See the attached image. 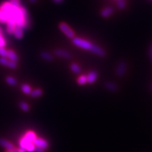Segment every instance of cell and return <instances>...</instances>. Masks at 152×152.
Segmentation results:
<instances>
[{"mask_svg":"<svg viewBox=\"0 0 152 152\" xmlns=\"http://www.w3.org/2000/svg\"><path fill=\"white\" fill-rule=\"evenodd\" d=\"M72 42L75 46L84 50H89L94 54H96L100 57H105L106 55L105 51L103 48L90 43L88 41L83 40L82 38L74 37L72 39Z\"/></svg>","mask_w":152,"mask_h":152,"instance_id":"1","label":"cell"},{"mask_svg":"<svg viewBox=\"0 0 152 152\" xmlns=\"http://www.w3.org/2000/svg\"><path fill=\"white\" fill-rule=\"evenodd\" d=\"M59 29L67 37L72 39L75 37V32L67 24L61 22L59 24Z\"/></svg>","mask_w":152,"mask_h":152,"instance_id":"2","label":"cell"},{"mask_svg":"<svg viewBox=\"0 0 152 152\" xmlns=\"http://www.w3.org/2000/svg\"><path fill=\"white\" fill-rule=\"evenodd\" d=\"M127 65L125 61H121L118 63V65L116 70V74L118 77H122L125 74L127 70Z\"/></svg>","mask_w":152,"mask_h":152,"instance_id":"3","label":"cell"},{"mask_svg":"<svg viewBox=\"0 0 152 152\" xmlns=\"http://www.w3.org/2000/svg\"><path fill=\"white\" fill-rule=\"evenodd\" d=\"M54 53L58 57L63 58L65 59H70L72 58V55H71L69 51L64 50L62 49H57L55 50Z\"/></svg>","mask_w":152,"mask_h":152,"instance_id":"4","label":"cell"},{"mask_svg":"<svg viewBox=\"0 0 152 152\" xmlns=\"http://www.w3.org/2000/svg\"><path fill=\"white\" fill-rule=\"evenodd\" d=\"M33 143L35 146V147H38L42 148V149L45 150L48 147V143L44 139L41 138H36L34 141Z\"/></svg>","mask_w":152,"mask_h":152,"instance_id":"5","label":"cell"},{"mask_svg":"<svg viewBox=\"0 0 152 152\" xmlns=\"http://www.w3.org/2000/svg\"><path fill=\"white\" fill-rule=\"evenodd\" d=\"M0 145L9 151H13L15 148L12 143L3 138H0Z\"/></svg>","mask_w":152,"mask_h":152,"instance_id":"6","label":"cell"},{"mask_svg":"<svg viewBox=\"0 0 152 152\" xmlns=\"http://www.w3.org/2000/svg\"><path fill=\"white\" fill-rule=\"evenodd\" d=\"M87 76V82L89 84H93L95 82V80L98 78V74L96 71L92 70L89 72Z\"/></svg>","mask_w":152,"mask_h":152,"instance_id":"7","label":"cell"},{"mask_svg":"<svg viewBox=\"0 0 152 152\" xmlns=\"http://www.w3.org/2000/svg\"><path fill=\"white\" fill-rule=\"evenodd\" d=\"M113 13H114V8L111 6H106L102 10L101 16L103 18H107L110 17Z\"/></svg>","mask_w":152,"mask_h":152,"instance_id":"8","label":"cell"},{"mask_svg":"<svg viewBox=\"0 0 152 152\" xmlns=\"http://www.w3.org/2000/svg\"><path fill=\"white\" fill-rule=\"evenodd\" d=\"M14 36L18 39V40H20L24 36V31H23V28L20 26H17L16 25V27L14 31Z\"/></svg>","mask_w":152,"mask_h":152,"instance_id":"9","label":"cell"},{"mask_svg":"<svg viewBox=\"0 0 152 152\" xmlns=\"http://www.w3.org/2000/svg\"><path fill=\"white\" fill-rule=\"evenodd\" d=\"M7 57L10 60L15 61V62H17V61H18L19 60V58L18 56L17 55V54L12 50H8Z\"/></svg>","mask_w":152,"mask_h":152,"instance_id":"10","label":"cell"},{"mask_svg":"<svg viewBox=\"0 0 152 152\" xmlns=\"http://www.w3.org/2000/svg\"><path fill=\"white\" fill-rule=\"evenodd\" d=\"M105 88L107 89L108 91H110L112 92H115L117 91L118 87L115 85V83L112 82H106L105 83Z\"/></svg>","mask_w":152,"mask_h":152,"instance_id":"11","label":"cell"},{"mask_svg":"<svg viewBox=\"0 0 152 152\" xmlns=\"http://www.w3.org/2000/svg\"><path fill=\"white\" fill-rule=\"evenodd\" d=\"M40 56L43 60L46 61H52L53 60V56L47 51H42L40 53Z\"/></svg>","mask_w":152,"mask_h":152,"instance_id":"12","label":"cell"},{"mask_svg":"<svg viewBox=\"0 0 152 152\" xmlns=\"http://www.w3.org/2000/svg\"><path fill=\"white\" fill-rule=\"evenodd\" d=\"M24 137L26 138L29 141L31 142V143H33L35 139L37 138L36 135H35V134L33 131H28L27 133L25 134Z\"/></svg>","mask_w":152,"mask_h":152,"instance_id":"13","label":"cell"},{"mask_svg":"<svg viewBox=\"0 0 152 152\" xmlns=\"http://www.w3.org/2000/svg\"><path fill=\"white\" fill-rule=\"evenodd\" d=\"M70 68L71 70H72L74 74H79L81 73V69H80V67H79L78 64H77L76 63H72L70 65Z\"/></svg>","mask_w":152,"mask_h":152,"instance_id":"14","label":"cell"},{"mask_svg":"<svg viewBox=\"0 0 152 152\" xmlns=\"http://www.w3.org/2000/svg\"><path fill=\"white\" fill-rule=\"evenodd\" d=\"M21 90L25 95H30L32 91L31 86L27 84H24L21 86Z\"/></svg>","mask_w":152,"mask_h":152,"instance_id":"15","label":"cell"},{"mask_svg":"<svg viewBox=\"0 0 152 152\" xmlns=\"http://www.w3.org/2000/svg\"><path fill=\"white\" fill-rule=\"evenodd\" d=\"M6 82L7 84H8L9 85L15 86L17 85V80L16 79H15L14 77H13L12 76H8L6 77Z\"/></svg>","mask_w":152,"mask_h":152,"instance_id":"16","label":"cell"},{"mask_svg":"<svg viewBox=\"0 0 152 152\" xmlns=\"http://www.w3.org/2000/svg\"><path fill=\"white\" fill-rule=\"evenodd\" d=\"M43 90L41 89H36L32 91L30 95L32 98H37L43 95Z\"/></svg>","mask_w":152,"mask_h":152,"instance_id":"17","label":"cell"},{"mask_svg":"<svg viewBox=\"0 0 152 152\" xmlns=\"http://www.w3.org/2000/svg\"><path fill=\"white\" fill-rule=\"evenodd\" d=\"M30 143H31V142L29 141L26 138H25L24 136L21 138V140H20V148H23V149H25L26 148V147H27V145L29 144Z\"/></svg>","mask_w":152,"mask_h":152,"instance_id":"18","label":"cell"},{"mask_svg":"<svg viewBox=\"0 0 152 152\" xmlns=\"http://www.w3.org/2000/svg\"><path fill=\"white\" fill-rule=\"evenodd\" d=\"M87 82V76L85 75L80 76L78 79H77V83L79 85H84Z\"/></svg>","mask_w":152,"mask_h":152,"instance_id":"19","label":"cell"},{"mask_svg":"<svg viewBox=\"0 0 152 152\" xmlns=\"http://www.w3.org/2000/svg\"><path fill=\"white\" fill-rule=\"evenodd\" d=\"M19 106H20V108L24 112H28L30 110L29 105L25 102H20V104H19Z\"/></svg>","mask_w":152,"mask_h":152,"instance_id":"20","label":"cell"},{"mask_svg":"<svg viewBox=\"0 0 152 152\" xmlns=\"http://www.w3.org/2000/svg\"><path fill=\"white\" fill-rule=\"evenodd\" d=\"M117 7L119 9L123 10V9H124L125 7L126 3H125V0H117Z\"/></svg>","mask_w":152,"mask_h":152,"instance_id":"21","label":"cell"},{"mask_svg":"<svg viewBox=\"0 0 152 152\" xmlns=\"http://www.w3.org/2000/svg\"><path fill=\"white\" fill-rule=\"evenodd\" d=\"M35 146L33 143H30L27 145V147L25 148V150L28 152H34L35 150Z\"/></svg>","mask_w":152,"mask_h":152,"instance_id":"22","label":"cell"},{"mask_svg":"<svg viewBox=\"0 0 152 152\" xmlns=\"http://www.w3.org/2000/svg\"><path fill=\"white\" fill-rule=\"evenodd\" d=\"M8 50H6L4 47H0V56L1 57H7Z\"/></svg>","mask_w":152,"mask_h":152,"instance_id":"23","label":"cell"},{"mask_svg":"<svg viewBox=\"0 0 152 152\" xmlns=\"http://www.w3.org/2000/svg\"><path fill=\"white\" fill-rule=\"evenodd\" d=\"M7 67L9 68H10V69H15V68H17V62H15V61H12V60H8Z\"/></svg>","mask_w":152,"mask_h":152,"instance_id":"24","label":"cell"},{"mask_svg":"<svg viewBox=\"0 0 152 152\" xmlns=\"http://www.w3.org/2000/svg\"><path fill=\"white\" fill-rule=\"evenodd\" d=\"M10 3L15 7H20V0H10Z\"/></svg>","mask_w":152,"mask_h":152,"instance_id":"25","label":"cell"},{"mask_svg":"<svg viewBox=\"0 0 152 152\" xmlns=\"http://www.w3.org/2000/svg\"><path fill=\"white\" fill-rule=\"evenodd\" d=\"M8 62V60L5 57H1L0 58V64L2 65L3 66L7 67V64Z\"/></svg>","mask_w":152,"mask_h":152,"instance_id":"26","label":"cell"},{"mask_svg":"<svg viewBox=\"0 0 152 152\" xmlns=\"http://www.w3.org/2000/svg\"><path fill=\"white\" fill-rule=\"evenodd\" d=\"M6 45V41L4 37H3L1 33H0V47H5Z\"/></svg>","mask_w":152,"mask_h":152,"instance_id":"27","label":"cell"},{"mask_svg":"<svg viewBox=\"0 0 152 152\" xmlns=\"http://www.w3.org/2000/svg\"><path fill=\"white\" fill-rule=\"evenodd\" d=\"M14 152H27V151L23 148H15V149L13 150Z\"/></svg>","mask_w":152,"mask_h":152,"instance_id":"28","label":"cell"},{"mask_svg":"<svg viewBox=\"0 0 152 152\" xmlns=\"http://www.w3.org/2000/svg\"><path fill=\"white\" fill-rule=\"evenodd\" d=\"M35 152H44L43 149H42V148H38V147L35 148Z\"/></svg>","mask_w":152,"mask_h":152,"instance_id":"29","label":"cell"},{"mask_svg":"<svg viewBox=\"0 0 152 152\" xmlns=\"http://www.w3.org/2000/svg\"><path fill=\"white\" fill-rule=\"evenodd\" d=\"M150 57L151 60L152 61V46H151L150 50Z\"/></svg>","mask_w":152,"mask_h":152,"instance_id":"30","label":"cell"},{"mask_svg":"<svg viewBox=\"0 0 152 152\" xmlns=\"http://www.w3.org/2000/svg\"><path fill=\"white\" fill-rule=\"evenodd\" d=\"M29 1L32 3H35V2L37 1V0H29Z\"/></svg>","mask_w":152,"mask_h":152,"instance_id":"31","label":"cell"},{"mask_svg":"<svg viewBox=\"0 0 152 152\" xmlns=\"http://www.w3.org/2000/svg\"><path fill=\"white\" fill-rule=\"evenodd\" d=\"M63 0H54V1H55L56 3H61Z\"/></svg>","mask_w":152,"mask_h":152,"instance_id":"32","label":"cell"},{"mask_svg":"<svg viewBox=\"0 0 152 152\" xmlns=\"http://www.w3.org/2000/svg\"><path fill=\"white\" fill-rule=\"evenodd\" d=\"M6 152H14L13 151H9V150H7Z\"/></svg>","mask_w":152,"mask_h":152,"instance_id":"33","label":"cell"},{"mask_svg":"<svg viewBox=\"0 0 152 152\" xmlns=\"http://www.w3.org/2000/svg\"><path fill=\"white\" fill-rule=\"evenodd\" d=\"M0 33H1V28H0Z\"/></svg>","mask_w":152,"mask_h":152,"instance_id":"34","label":"cell"},{"mask_svg":"<svg viewBox=\"0 0 152 152\" xmlns=\"http://www.w3.org/2000/svg\"><path fill=\"white\" fill-rule=\"evenodd\" d=\"M151 90H152V86H151Z\"/></svg>","mask_w":152,"mask_h":152,"instance_id":"35","label":"cell"}]
</instances>
